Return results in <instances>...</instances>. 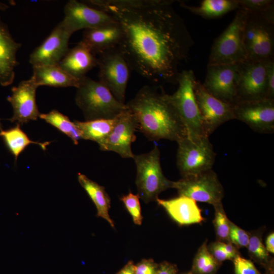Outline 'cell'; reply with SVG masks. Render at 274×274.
<instances>
[{"label": "cell", "instance_id": "1", "mask_svg": "<svg viewBox=\"0 0 274 274\" xmlns=\"http://www.w3.org/2000/svg\"><path fill=\"white\" fill-rule=\"evenodd\" d=\"M174 2L161 0L138 8L88 4L109 13L120 25L122 38L118 48L131 70L154 83L176 84L179 66L194 42L172 6Z\"/></svg>", "mask_w": 274, "mask_h": 274}, {"label": "cell", "instance_id": "2", "mask_svg": "<svg viewBox=\"0 0 274 274\" xmlns=\"http://www.w3.org/2000/svg\"><path fill=\"white\" fill-rule=\"evenodd\" d=\"M166 94L157 87L145 85L126 104L137 121L138 129L148 140L177 142L187 133Z\"/></svg>", "mask_w": 274, "mask_h": 274}, {"label": "cell", "instance_id": "3", "mask_svg": "<svg viewBox=\"0 0 274 274\" xmlns=\"http://www.w3.org/2000/svg\"><path fill=\"white\" fill-rule=\"evenodd\" d=\"M77 89L75 101L86 120L113 119L128 109L105 85L87 76Z\"/></svg>", "mask_w": 274, "mask_h": 274}, {"label": "cell", "instance_id": "4", "mask_svg": "<svg viewBox=\"0 0 274 274\" xmlns=\"http://www.w3.org/2000/svg\"><path fill=\"white\" fill-rule=\"evenodd\" d=\"M248 13L244 31L246 60L273 59L274 10L262 14Z\"/></svg>", "mask_w": 274, "mask_h": 274}, {"label": "cell", "instance_id": "5", "mask_svg": "<svg viewBox=\"0 0 274 274\" xmlns=\"http://www.w3.org/2000/svg\"><path fill=\"white\" fill-rule=\"evenodd\" d=\"M248 13L239 8L231 23L214 41L208 65L238 64L247 60L244 31Z\"/></svg>", "mask_w": 274, "mask_h": 274}, {"label": "cell", "instance_id": "6", "mask_svg": "<svg viewBox=\"0 0 274 274\" xmlns=\"http://www.w3.org/2000/svg\"><path fill=\"white\" fill-rule=\"evenodd\" d=\"M196 80L192 70H183L177 78V90L172 94H166L183 123L187 136L190 138L206 136L194 91Z\"/></svg>", "mask_w": 274, "mask_h": 274}, {"label": "cell", "instance_id": "7", "mask_svg": "<svg viewBox=\"0 0 274 274\" xmlns=\"http://www.w3.org/2000/svg\"><path fill=\"white\" fill-rule=\"evenodd\" d=\"M157 146L148 153L134 155L136 166V185L138 195L145 202L156 200L162 191L172 188L173 181L163 175Z\"/></svg>", "mask_w": 274, "mask_h": 274}, {"label": "cell", "instance_id": "8", "mask_svg": "<svg viewBox=\"0 0 274 274\" xmlns=\"http://www.w3.org/2000/svg\"><path fill=\"white\" fill-rule=\"evenodd\" d=\"M177 143V165L182 177L212 168L216 153L208 136L190 138L187 135Z\"/></svg>", "mask_w": 274, "mask_h": 274}, {"label": "cell", "instance_id": "9", "mask_svg": "<svg viewBox=\"0 0 274 274\" xmlns=\"http://www.w3.org/2000/svg\"><path fill=\"white\" fill-rule=\"evenodd\" d=\"M98 55V81L105 85L119 101L125 104L131 71L125 58L118 47Z\"/></svg>", "mask_w": 274, "mask_h": 274}, {"label": "cell", "instance_id": "10", "mask_svg": "<svg viewBox=\"0 0 274 274\" xmlns=\"http://www.w3.org/2000/svg\"><path fill=\"white\" fill-rule=\"evenodd\" d=\"M172 188L177 190L179 196L214 207L222 204L224 194L223 187L212 169L173 181Z\"/></svg>", "mask_w": 274, "mask_h": 274}, {"label": "cell", "instance_id": "11", "mask_svg": "<svg viewBox=\"0 0 274 274\" xmlns=\"http://www.w3.org/2000/svg\"><path fill=\"white\" fill-rule=\"evenodd\" d=\"M194 91L206 136L209 137L220 125L234 119L233 104L213 96L204 89L200 81H195Z\"/></svg>", "mask_w": 274, "mask_h": 274}, {"label": "cell", "instance_id": "12", "mask_svg": "<svg viewBox=\"0 0 274 274\" xmlns=\"http://www.w3.org/2000/svg\"><path fill=\"white\" fill-rule=\"evenodd\" d=\"M234 118L248 125L254 131H274V99L262 98L238 101L233 104Z\"/></svg>", "mask_w": 274, "mask_h": 274}, {"label": "cell", "instance_id": "13", "mask_svg": "<svg viewBox=\"0 0 274 274\" xmlns=\"http://www.w3.org/2000/svg\"><path fill=\"white\" fill-rule=\"evenodd\" d=\"M269 60H246L239 64L236 102L265 98L267 64Z\"/></svg>", "mask_w": 274, "mask_h": 274}, {"label": "cell", "instance_id": "14", "mask_svg": "<svg viewBox=\"0 0 274 274\" xmlns=\"http://www.w3.org/2000/svg\"><path fill=\"white\" fill-rule=\"evenodd\" d=\"M64 14L61 22L72 35L82 29L94 28L115 21L109 13L92 7L84 1H68L64 8Z\"/></svg>", "mask_w": 274, "mask_h": 274}, {"label": "cell", "instance_id": "15", "mask_svg": "<svg viewBox=\"0 0 274 274\" xmlns=\"http://www.w3.org/2000/svg\"><path fill=\"white\" fill-rule=\"evenodd\" d=\"M238 64L208 65L204 89L215 97L233 104L237 101Z\"/></svg>", "mask_w": 274, "mask_h": 274}, {"label": "cell", "instance_id": "16", "mask_svg": "<svg viewBox=\"0 0 274 274\" xmlns=\"http://www.w3.org/2000/svg\"><path fill=\"white\" fill-rule=\"evenodd\" d=\"M138 129L137 121L128 108L116 117V122L110 134L100 145L102 151H113L124 158H133L131 144L135 140Z\"/></svg>", "mask_w": 274, "mask_h": 274}, {"label": "cell", "instance_id": "17", "mask_svg": "<svg viewBox=\"0 0 274 274\" xmlns=\"http://www.w3.org/2000/svg\"><path fill=\"white\" fill-rule=\"evenodd\" d=\"M71 36L60 22L30 54L29 63L32 67L58 65L70 49L68 42Z\"/></svg>", "mask_w": 274, "mask_h": 274}, {"label": "cell", "instance_id": "18", "mask_svg": "<svg viewBox=\"0 0 274 274\" xmlns=\"http://www.w3.org/2000/svg\"><path fill=\"white\" fill-rule=\"evenodd\" d=\"M38 87L30 78L22 81L12 88V94L7 97L13 109V115L9 120L18 124L37 120L40 113L36 100Z\"/></svg>", "mask_w": 274, "mask_h": 274}, {"label": "cell", "instance_id": "19", "mask_svg": "<svg viewBox=\"0 0 274 274\" xmlns=\"http://www.w3.org/2000/svg\"><path fill=\"white\" fill-rule=\"evenodd\" d=\"M21 46L0 18V84L3 86L12 84L14 80L15 68L19 64L16 54Z\"/></svg>", "mask_w": 274, "mask_h": 274}, {"label": "cell", "instance_id": "20", "mask_svg": "<svg viewBox=\"0 0 274 274\" xmlns=\"http://www.w3.org/2000/svg\"><path fill=\"white\" fill-rule=\"evenodd\" d=\"M122 38L121 27L115 20L114 22L85 30L81 41L96 55L117 47Z\"/></svg>", "mask_w": 274, "mask_h": 274}, {"label": "cell", "instance_id": "21", "mask_svg": "<svg viewBox=\"0 0 274 274\" xmlns=\"http://www.w3.org/2000/svg\"><path fill=\"white\" fill-rule=\"evenodd\" d=\"M58 65L67 73L81 81L97 66V57L82 41L70 49Z\"/></svg>", "mask_w": 274, "mask_h": 274}, {"label": "cell", "instance_id": "22", "mask_svg": "<svg viewBox=\"0 0 274 274\" xmlns=\"http://www.w3.org/2000/svg\"><path fill=\"white\" fill-rule=\"evenodd\" d=\"M156 201L171 218L181 226L200 223L204 220L201 210L196 201L191 198L179 196L169 200L158 198Z\"/></svg>", "mask_w": 274, "mask_h": 274}, {"label": "cell", "instance_id": "23", "mask_svg": "<svg viewBox=\"0 0 274 274\" xmlns=\"http://www.w3.org/2000/svg\"><path fill=\"white\" fill-rule=\"evenodd\" d=\"M30 79L38 87L48 86L54 87L78 88L80 81L73 77L58 65L32 67Z\"/></svg>", "mask_w": 274, "mask_h": 274}, {"label": "cell", "instance_id": "24", "mask_svg": "<svg viewBox=\"0 0 274 274\" xmlns=\"http://www.w3.org/2000/svg\"><path fill=\"white\" fill-rule=\"evenodd\" d=\"M78 179L81 186L94 203L97 209L96 216L106 220L111 226L114 228V222L109 214L111 200L105 187L81 173L78 174Z\"/></svg>", "mask_w": 274, "mask_h": 274}, {"label": "cell", "instance_id": "25", "mask_svg": "<svg viewBox=\"0 0 274 274\" xmlns=\"http://www.w3.org/2000/svg\"><path fill=\"white\" fill-rule=\"evenodd\" d=\"M181 7L206 19L221 17L239 8L238 0H203L199 5L190 6L180 2Z\"/></svg>", "mask_w": 274, "mask_h": 274}, {"label": "cell", "instance_id": "26", "mask_svg": "<svg viewBox=\"0 0 274 274\" xmlns=\"http://www.w3.org/2000/svg\"><path fill=\"white\" fill-rule=\"evenodd\" d=\"M116 117L85 121L75 120L74 122L81 132L82 139L95 142L100 146L112 130Z\"/></svg>", "mask_w": 274, "mask_h": 274}, {"label": "cell", "instance_id": "27", "mask_svg": "<svg viewBox=\"0 0 274 274\" xmlns=\"http://www.w3.org/2000/svg\"><path fill=\"white\" fill-rule=\"evenodd\" d=\"M0 137L9 152L14 156L15 162L19 155L31 144L39 145L43 150H45L46 147L50 143V142L40 143L31 140L21 129L18 123L15 127L1 130Z\"/></svg>", "mask_w": 274, "mask_h": 274}, {"label": "cell", "instance_id": "28", "mask_svg": "<svg viewBox=\"0 0 274 274\" xmlns=\"http://www.w3.org/2000/svg\"><path fill=\"white\" fill-rule=\"evenodd\" d=\"M39 117L53 126L69 137L74 144L78 145L81 138V132L74 122L56 110L46 114H40Z\"/></svg>", "mask_w": 274, "mask_h": 274}, {"label": "cell", "instance_id": "29", "mask_svg": "<svg viewBox=\"0 0 274 274\" xmlns=\"http://www.w3.org/2000/svg\"><path fill=\"white\" fill-rule=\"evenodd\" d=\"M247 248L251 259L264 267L267 274H273V260L263 244L262 233L260 232L250 233Z\"/></svg>", "mask_w": 274, "mask_h": 274}, {"label": "cell", "instance_id": "30", "mask_svg": "<svg viewBox=\"0 0 274 274\" xmlns=\"http://www.w3.org/2000/svg\"><path fill=\"white\" fill-rule=\"evenodd\" d=\"M207 242L206 240L198 249L193 260L191 274H216L219 268L221 263L209 251Z\"/></svg>", "mask_w": 274, "mask_h": 274}, {"label": "cell", "instance_id": "31", "mask_svg": "<svg viewBox=\"0 0 274 274\" xmlns=\"http://www.w3.org/2000/svg\"><path fill=\"white\" fill-rule=\"evenodd\" d=\"M214 208L215 213L213 223L217 241L224 243H230L229 234L230 221L226 215L222 203L214 207Z\"/></svg>", "mask_w": 274, "mask_h": 274}, {"label": "cell", "instance_id": "32", "mask_svg": "<svg viewBox=\"0 0 274 274\" xmlns=\"http://www.w3.org/2000/svg\"><path fill=\"white\" fill-rule=\"evenodd\" d=\"M138 194L135 195L129 192L121 197L120 199L125 205L127 210L131 215L134 223L140 225L142 223L143 216Z\"/></svg>", "mask_w": 274, "mask_h": 274}, {"label": "cell", "instance_id": "33", "mask_svg": "<svg viewBox=\"0 0 274 274\" xmlns=\"http://www.w3.org/2000/svg\"><path fill=\"white\" fill-rule=\"evenodd\" d=\"M239 8L249 13L262 14L274 10V1L271 0H238Z\"/></svg>", "mask_w": 274, "mask_h": 274}, {"label": "cell", "instance_id": "34", "mask_svg": "<svg viewBox=\"0 0 274 274\" xmlns=\"http://www.w3.org/2000/svg\"><path fill=\"white\" fill-rule=\"evenodd\" d=\"M229 238L230 243L236 248L247 247L250 233L242 229L231 221H230Z\"/></svg>", "mask_w": 274, "mask_h": 274}, {"label": "cell", "instance_id": "35", "mask_svg": "<svg viewBox=\"0 0 274 274\" xmlns=\"http://www.w3.org/2000/svg\"><path fill=\"white\" fill-rule=\"evenodd\" d=\"M235 274H261L250 260L237 255L233 259Z\"/></svg>", "mask_w": 274, "mask_h": 274}, {"label": "cell", "instance_id": "36", "mask_svg": "<svg viewBox=\"0 0 274 274\" xmlns=\"http://www.w3.org/2000/svg\"><path fill=\"white\" fill-rule=\"evenodd\" d=\"M158 264L152 259H144L135 265V274H155Z\"/></svg>", "mask_w": 274, "mask_h": 274}, {"label": "cell", "instance_id": "37", "mask_svg": "<svg viewBox=\"0 0 274 274\" xmlns=\"http://www.w3.org/2000/svg\"><path fill=\"white\" fill-rule=\"evenodd\" d=\"M266 84L265 98L274 99V59L269 60L267 62Z\"/></svg>", "mask_w": 274, "mask_h": 274}, {"label": "cell", "instance_id": "38", "mask_svg": "<svg viewBox=\"0 0 274 274\" xmlns=\"http://www.w3.org/2000/svg\"><path fill=\"white\" fill-rule=\"evenodd\" d=\"M209 251L213 257L220 263L227 260H230L228 255L222 250L218 241L212 243L208 246Z\"/></svg>", "mask_w": 274, "mask_h": 274}, {"label": "cell", "instance_id": "39", "mask_svg": "<svg viewBox=\"0 0 274 274\" xmlns=\"http://www.w3.org/2000/svg\"><path fill=\"white\" fill-rule=\"evenodd\" d=\"M177 265L167 261H163L158 264L155 274H177Z\"/></svg>", "mask_w": 274, "mask_h": 274}, {"label": "cell", "instance_id": "40", "mask_svg": "<svg viewBox=\"0 0 274 274\" xmlns=\"http://www.w3.org/2000/svg\"><path fill=\"white\" fill-rule=\"evenodd\" d=\"M218 242L220 247L228 255L230 260H233L235 257L239 255L238 249L231 243Z\"/></svg>", "mask_w": 274, "mask_h": 274}, {"label": "cell", "instance_id": "41", "mask_svg": "<svg viewBox=\"0 0 274 274\" xmlns=\"http://www.w3.org/2000/svg\"><path fill=\"white\" fill-rule=\"evenodd\" d=\"M116 274H135V264L132 261H129Z\"/></svg>", "mask_w": 274, "mask_h": 274}, {"label": "cell", "instance_id": "42", "mask_svg": "<svg viewBox=\"0 0 274 274\" xmlns=\"http://www.w3.org/2000/svg\"><path fill=\"white\" fill-rule=\"evenodd\" d=\"M265 248L267 251L271 253H274V233L269 234L266 238Z\"/></svg>", "mask_w": 274, "mask_h": 274}, {"label": "cell", "instance_id": "43", "mask_svg": "<svg viewBox=\"0 0 274 274\" xmlns=\"http://www.w3.org/2000/svg\"><path fill=\"white\" fill-rule=\"evenodd\" d=\"M9 8V6L4 3L0 2V10L6 11Z\"/></svg>", "mask_w": 274, "mask_h": 274}, {"label": "cell", "instance_id": "44", "mask_svg": "<svg viewBox=\"0 0 274 274\" xmlns=\"http://www.w3.org/2000/svg\"><path fill=\"white\" fill-rule=\"evenodd\" d=\"M1 119L0 118V131L2 130L3 125L1 122Z\"/></svg>", "mask_w": 274, "mask_h": 274}, {"label": "cell", "instance_id": "45", "mask_svg": "<svg viewBox=\"0 0 274 274\" xmlns=\"http://www.w3.org/2000/svg\"><path fill=\"white\" fill-rule=\"evenodd\" d=\"M188 274H191L190 273H188Z\"/></svg>", "mask_w": 274, "mask_h": 274}]
</instances>
